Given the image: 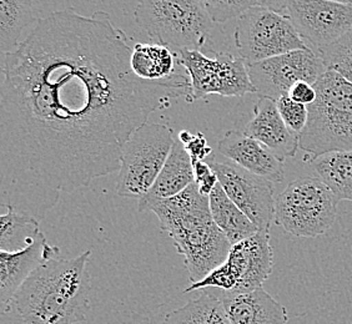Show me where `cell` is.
<instances>
[{"label": "cell", "instance_id": "5bb4252c", "mask_svg": "<svg viewBox=\"0 0 352 324\" xmlns=\"http://www.w3.org/2000/svg\"><path fill=\"white\" fill-rule=\"evenodd\" d=\"M56 246L47 242L41 233L30 247L19 252L0 251V304L3 312L10 311V303L15 293L49 257L59 253Z\"/></svg>", "mask_w": 352, "mask_h": 324}, {"label": "cell", "instance_id": "44dd1931", "mask_svg": "<svg viewBox=\"0 0 352 324\" xmlns=\"http://www.w3.org/2000/svg\"><path fill=\"white\" fill-rule=\"evenodd\" d=\"M209 201L214 222L230 240L231 244L240 242L258 232V227L231 201L220 183L211 192Z\"/></svg>", "mask_w": 352, "mask_h": 324}, {"label": "cell", "instance_id": "cb8c5ba5", "mask_svg": "<svg viewBox=\"0 0 352 324\" xmlns=\"http://www.w3.org/2000/svg\"><path fill=\"white\" fill-rule=\"evenodd\" d=\"M164 324H231L221 298L209 293L191 299L183 307L170 312Z\"/></svg>", "mask_w": 352, "mask_h": 324}, {"label": "cell", "instance_id": "9c48e42d", "mask_svg": "<svg viewBox=\"0 0 352 324\" xmlns=\"http://www.w3.org/2000/svg\"><path fill=\"white\" fill-rule=\"evenodd\" d=\"M274 267V251L270 232L258 231L255 235L232 244L223 264L206 277L190 284L184 293L204 288H220L223 292H250L263 288Z\"/></svg>", "mask_w": 352, "mask_h": 324}, {"label": "cell", "instance_id": "9a60e30c", "mask_svg": "<svg viewBox=\"0 0 352 324\" xmlns=\"http://www.w3.org/2000/svg\"><path fill=\"white\" fill-rule=\"evenodd\" d=\"M219 152L240 167L261 176L271 183H283L284 161L280 160L264 143L236 130L225 132L219 141Z\"/></svg>", "mask_w": 352, "mask_h": 324}, {"label": "cell", "instance_id": "e0dca14e", "mask_svg": "<svg viewBox=\"0 0 352 324\" xmlns=\"http://www.w3.org/2000/svg\"><path fill=\"white\" fill-rule=\"evenodd\" d=\"M223 308L231 324H287L289 313L264 288L223 292Z\"/></svg>", "mask_w": 352, "mask_h": 324}, {"label": "cell", "instance_id": "7a4b0ae2", "mask_svg": "<svg viewBox=\"0 0 352 324\" xmlns=\"http://www.w3.org/2000/svg\"><path fill=\"white\" fill-rule=\"evenodd\" d=\"M91 251L74 258L49 257L15 293L10 308L25 324H78L90 310Z\"/></svg>", "mask_w": 352, "mask_h": 324}, {"label": "cell", "instance_id": "ffe728a7", "mask_svg": "<svg viewBox=\"0 0 352 324\" xmlns=\"http://www.w3.org/2000/svg\"><path fill=\"white\" fill-rule=\"evenodd\" d=\"M177 54L170 47L157 43H136L133 47L130 65L142 80H166L175 76Z\"/></svg>", "mask_w": 352, "mask_h": 324}, {"label": "cell", "instance_id": "5b68a950", "mask_svg": "<svg viewBox=\"0 0 352 324\" xmlns=\"http://www.w3.org/2000/svg\"><path fill=\"white\" fill-rule=\"evenodd\" d=\"M135 23L157 44L180 50H201L215 23L197 0H139Z\"/></svg>", "mask_w": 352, "mask_h": 324}, {"label": "cell", "instance_id": "f1b7e54d", "mask_svg": "<svg viewBox=\"0 0 352 324\" xmlns=\"http://www.w3.org/2000/svg\"><path fill=\"white\" fill-rule=\"evenodd\" d=\"M184 146L191 157L192 163L197 161H205L212 154V149L208 145V140L204 136L203 132H197V135H194L192 137V140Z\"/></svg>", "mask_w": 352, "mask_h": 324}, {"label": "cell", "instance_id": "4316f807", "mask_svg": "<svg viewBox=\"0 0 352 324\" xmlns=\"http://www.w3.org/2000/svg\"><path fill=\"white\" fill-rule=\"evenodd\" d=\"M276 104H278V113L285 124L287 125V128L295 134L300 135L307 125L309 106L294 102L289 95L280 97Z\"/></svg>", "mask_w": 352, "mask_h": 324}, {"label": "cell", "instance_id": "8992f818", "mask_svg": "<svg viewBox=\"0 0 352 324\" xmlns=\"http://www.w3.org/2000/svg\"><path fill=\"white\" fill-rule=\"evenodd\" d=\"M339 202L318 177H300L276 197L274 223L292 236H322L335 223Z\"/></svg>", "mask_w": 352, "mask_h": 324}, {"label": "cell", "instance_id": "d4e9b609", "mask_svg": "<svg viewBox=\"0 0 352 324\" xmlns=\"http://www.w3.org/2000/svg\"><path fill=\"white\" fill-rule=\"evenodd\" d=\"M318 53L326 70L338 73L352 84V30L330 45L320 47Z\"/></svg>", "mask_w": 352, "mask_h": 324}, {"label": "cell", "instance_id": "277c9868", "mask_svg": "<svg viewBox=\"0 0 352 324\" xmlns=\"http://www.w3.org/2000/svg\"><path fill=\"white\" fill-rule=\"evenodd\" d=\"M314 88L316 100L300 134V149L312 159L335 151H352V84L326 70Z\"/></svg>", "mask_w": 352, "mask_h": 324}, {"label": "cell", "instance_id": "8fae6325", "mask_svg": "<svg viewBox=\"0 0 352 324\" xmlns=\"http://www.w3.org/2000/svg\"><path fill=\"white\" fill-rule=\"evenodd\" d=\"M226 195L249 217L258 231L270 232L275 221L274 183L240 167L235 162L208 159Z\"/></svg>", "mask_w": 352, "mask_h": 324}, {"label": "cell", "instance_id": "7c38bea8", "mask_svg": "<svg viewBox=\"0 0 352 324\" xmlns=\"http://www.w3.org/2000/svg\"><path fill=\"white\" fill-rule=\"evenodd\" d=\"M248 70L256 94L278 102L298 81L314 85L326 68L320 54L307 47L251 64Z\"/></svg>", "mask_w": 352, "mask_h": 324}, {"label": "cell", "instance_id": "4fadbf2b", "mask_svg": "<svg viewBox=\"0 0 352 324\" xmlns=\"http://www.w3.org/2000/svg\"><path fill=\"white\" fill-rule=\"evenodd\" d=\"M287 15L306 44L316 49L352 30V5L331 0H289Z\"/></svg>", "mask_w": 352, "mask_h": 324}, {"label": "cell", "instance_id": "2e32d148", "mask_svg": "<svg viewBox=\"0 0 352 324\" xmlns=\"http://www.w3.org/2000/svg\"><path fill=\"white\" fill-rule=\"evenodd\" d=\"M244 134L264 143L283 161L294 157L300 149V135L287 128L278 113V104L269 97H258Z\"/></svg>", "mask_w": 352, "mask_h": 324}, {"label": "cell", "instance_id": "f546056e", "mask_svg": "<svg viewBox=\"0 0 352 324\" xmlns=\"http://www.w3.org/2000/svg\"><path fill=\"white\" fill-rule=\"evenodd\" d=\"M290 99L298 104H302L306 106L312 105L316 100V90L314 88V85L306 81H298L295 85H292V88L289 91Z\"/></svg>", "mask_w": 352, "mask_h": 324}, {"label": "cell", "instance_id": "3957f363", "mask_svg": "<svg viewBox=\"0 0 352 324\" xmlns=\"http://www.w3.org/2000/svg\"><path fill=\"white\" fill-rule=\"evenodd\" d=\"M138 209L155 213L160 230L184 256L190 284L200 282L229 256L230 240L214 222L209 196H204L197 183L170 198L139 205Z\"/></svg>", "mask_w": 352, "mask_h": 324}, {"label": "cell", "instance_id": "30bf717a", "mask_svg": "<svg viewBox=\"0 0 352 324\" xmlns=\"http://www.w3.org/2000/svg\"><path fill=\"white\" fill-rule=\"evenodd\" d=\"M177 61L190 79L186 102L191 104L212 94L225 97L256 94L248 64L241 56L217 53L215 58L211 59L200 50L185 49L177 53Z\"/></svg>", "mask_w": 352, "mask_h": 324}, {"label": "cell", "instance_id": "ac0fdd59", "mask_svg": "<svg viewBox=\"0 0 352 324\" xmlns=\"http://www.w3.org/2000/svg\"><path fill=\"white\" fill-rule=\"evenodd\" d=\"M195 183L194 163L185 146L176 139L163 170L149 192L139 200V205L175 196Z\"/></svg>", "mask_w": 352, "mask_h": 324}, {"label": "cell", "instance_id": "4dcf8cb0", "mask_svg": "<svg viewBox=\"0 0 352 324\" xmlns=\"http://www.w3.org/2000/svg\"><path fill=\"white\" fill-rule=\"evenodd\" d=\"M254 1H255V5L258 7L287 15L289 0H254Z\"/></svg>", "mask_w": 352, "mask_h": 324}, {"label": "cell", "instance_id": "d6a6232c", "mask_svg": "<svg viewBox=\"0 0 352 324\" xmlns=\"http://www.w3.org/2000/svg\"><path fill=\"white\" fill-rule=\"evenodd\" d=\"M331 1H336V3H342V4H349V5H352V0H331Z\"/></svg>", "mask_w": 352, "mask_h": 324}, {"label": "cell", "instance_id": "7402d4cb", "mask_svg": "<svg viewBox=\"0 0 352 324\" xmlns=\"http://www.w3.org/2000/svg\"><path fill=\"white\" fill-rule=\"evenodd\" d=\"M318 177L340 201L352 202V151H335L312 159Z\"/></svg>", "mask_w": 352, "mask_h": 324}, {"label": "cell", "instance_id": "1f68e13d", "mask_svg": "<svg viewBox=\"0 0 352 324\" xmlns=\"http://www.w3.org/2000/svg\"><path fill=\"white\" fill-rule=\"evenodd\" d=\"M192 137L194 135L189 132V131H186V130H183V131H180L179 132V135H177V139L180 140V142L183 143V145H186V143H189L191 140H192Z\"/></svg>", "mask_w": 352, "mask_h": 324}, {"label": "cell", "instance_id": "ba28073f", "mask_svg": "<svg viewBox=\"0 0 352 324\" xmlns=\"http://www.w3.org/2000/svg\"><path fill=\"white\" fill-rule=\"evenodd\" d=\"M234 40L248 65L310 47L298 34L289 15L258 5L239 16Z\"/></svg>", "mask_w": 352, "mask_h": 324}, {"label": "cell", "instance_id": "603a6c76", "mask_svg": "<svg viewBox=\"0 0 352 324\" xmlns=\"http://www.w3.org/2000/svg\"><path fill=\"white\" fill-rule=\"evenodd\" d=\"M7 213L0 217V251L19 252L30 247L41 235L38 220L6 206Z\"/></svg>", "mask_w": 352, "mask_h": 324}, {"label": "cell", "instance_id": "6da1fadb", "mask_svg": "<svg viewBox=\"0 0 352 324\" xmlns=\"http://www.w3.org/2000/svg\"><path fill=\"white\" fill-rule=\"evenodd\" d=\"M110 14L67 8L1 55L0 175L4 206L45 213L63 192L120 170L122 149L157 110L190 93L184 75L142 80Z\"/></svg>", "mask_w": 352, "mask_h": 324}, {"label": "cell", "instance_id": "83f0119b", "mask_svg": "<svg viewBox=\"0 0 352 324\" xmlns=\"http://www.w3.org/2000/svg\"><path fill=\"white\" fill-rule=\"evenodd\" d=\"M194 175H195V183L199 187V191L204 196H210L211 192L219 185V177L215 171L211 169L210 163L208 160L197 161L194 163Z\"/></svg>", "mask_w": 352, "mask_h": 324}, {"label": "cell", "instance_id": "d6986e66", "mask_svg": "<svg viewBox=\"0 0 352 324\" xmlns=\"http://www.w3.org/2000/svg\"><path fill=\"white\" fill-rule=\"evenodd\" d=\"M41 21L33 0H0V51L15 50L28 29L33 30Z\"/></svg>", "mask_w": 352, "mask_h": 324}, {"label": "cell", "instance_id": "52a82bcc", "mask_svg": "<svg viewBox=\"0 0 352 324\" xmlns=\"http://www.w3.org/2000/svg\"><path fill=\"white\" fill-rule=\"evenodd\" d=\"M173 128L163 124H144L122 149L116 194L140 200L163 170L175 142Z\"/></svg>", "mask_w": 352, "mask_h": 324}, {"label": "cell", "instance_id": "484cf974", "mask_svg": "<svg viewBox=\"0 0 352 324\" xmlns=\"http://www.w3.org/2000/svg\"><path fill=\"white\" fill-rule=\"evenodd\" d=\"M214 23H226L255 7L254 0H197Z\"/></svg>", "mask_w": 352, "mask_h": 324}]
</instances>
